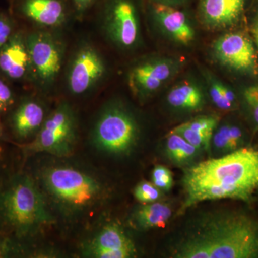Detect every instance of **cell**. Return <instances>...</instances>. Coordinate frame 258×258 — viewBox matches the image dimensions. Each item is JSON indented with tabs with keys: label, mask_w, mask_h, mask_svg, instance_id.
Returning a JSON list of instances; mask_svg holds the SVG:
<instances>
[{
	"label": "cell",
	"mask_w": 258,
	"mask_h": 258,
	"mask_svg": "<svg viewBox=\"0 0 258 258\" xmlns=\"http://www.w3.org/2000/svg\"><path fill=\"white\" fill-rule=\"evenodd\" d=\"M185 199L179 215L202 202H247L258 189V149L240 148L191 166L182 179Z\"/></svg>",
	"instance_id": "6da1fadb"
},
{
	"label": "cell",
	"mask_w": 258,
	"mask_h": 258,
	"mask_svg": "<svg viewBox=\"0 0 258 258\" xmlns=\"http://www.w3.org/2000/svg\"><path fill=\"white\" fill-rule=\"evenodd\" d=\"M171 257L257 258L258 222L237 212L210 215L186 233Z\"/></svg>",
	"instance_id": "7a4b0ae2"
},
{
	"label": "cell",
	"mask_w": 258,
	"mask_h": 258,
	"mask_svg": "<svg viewBox=\"0 0 258 258\" xmlns=\"http://www.w3.org/2000/svg\"><path fill=\"white\" fill-rule=\"evenodd\" d=\"M0 217L20 237L35 235L53 222L43 194L27 175L15 176L0 191Z\"/></svg>",
	"instance_id": "3957f363"
},
{
	"label": "cell",
	"mask_w": 258,
	"mask_h": 258,
	"mask_svg": "<svg viewBox=\"0 0 258 258\" xmlns=\"http://www.w3.org/2000/svg\"><path fill=\"white\" fill-rule=\"evenodd\" d=\"M41 181L51 200L69 215L92 208L103 198L104 192L98 180L71 166H50L43 169Z\"/></svg>",
	"instance_id": "277c9868"
},
{
	"label": "cell",
	"mask_w": 258,
	"mask_h": 258,
	"mask_svg": "<svg viewBox=\"0 0 258 258\" xmlns=\"http://www.w3.org/2000/svg\"><path fill=\"white\" fill-rule=\"evenodd\" d=\"M138 134L134 117L119 106H111L104 110L97 120L93 142L101 152L126 154L135 145Z\"/></svg>",
	"instance_id": "5b68a950"
},
{
	"label": "cell",
	"mask_w": 258,
	"mask_h": 258,
	"mask_svg": "<svg viewBox=\"0 0 258 258\" xmlns=\"http://www.w3.org/2000/svg\"><path fill=\"white\" fill-rule=\"evenodd\" d=\"M76 123L74 111L62 103L47 117L34 142L27 146L32 152H44L57 157H68L74 150Z\"/></svg>",
	"instance_id": "8992f818"
},
{
	"label": "cell",
	"mask_w": 258,
	"mask_h": 258,
	"mask_svg": "<svg viewBox=\"0 0 258 258\" xmlns=\"http://www.w3.org/2000/svg\"><path fill=\"white\" fill-rule=\"evenodd\" d=\"M212 53L218 62L240 73H253L257 67V54L253 41L242 32L223 34L212 43Z\"/></svg>",
	"instance_id": "52a82bcc"
},
{
	"label": "cell",
	"mask_w": 258,
	"mask_h": 258,
	"mask_svg": "<svg viewBox=\"0 0 258 258\" xmlns=\"http://www.w3.org/2000/svg\"><path fill=\"white\" fill-rule=\"evenodd\" d=\"M25 41L30 55L31 74L43 84L52 82L62 66V50L60 44L44 32L25 35Z\"/></svg>",
	"instance_id": "ba28073f"
},
{
	"label": "cell",
	"mask_w": 258,
	"mask_h": 258,
	"mask_svg": "<svg viewBox=\"0 0 258 258\" xmlns=\"http://www.w3.org/2000/svg\"><path fill=\"white\" fill-rule=\"evenodd\" d=\"M83 254L95 258H131L137 255L132 240L120 225L108 224L83 247Z\"/></svg>",
	"instance_id": "9c48e42d"
},
{
	"label": "cell",
	"mask_w": 258,
	"mask_h": 258,
	"mask_svg": "<svg viewBox=\"0 0 258 258\" xmlns=\"http://www.w3.org/2000/svg\"><path fill=\"white\" fill-rule=\"evenodd\" d=\"M106 25L110 36L119 46L130 48L138 42V12L132 0H113L107 14Z\"/></svg>",
	"instance_id": "30bf717a"
},
{
	"label": "cell",
	"mask_w": 258,
	"mask_h": 258,
	"mask_svg": "<svg viewBox=\"0 0 258 258\" xmlns=\"http://www.w3.org/2000/svg\"><path fill=\"white\" fill-rule=\"evenodd\" d=\"M175 69V64L169 59L144 61L131 70L129 86L136 96L145 98L159 90L173 76Z\"/></svg>",
	"instance_id": "8fae6325"
},
{
	"label": "cell",
	"mask_w": 258,
	"mask_h": 258,
	"mask_svg": "<svg viewBox=\"0 0 258 258\" xmlns=\"http://www.w3.org/2000/svg\"><path fill=\"white\" fill-rule=\"evenodd\" d=\"M106 68L94 49L85 47L75 57L69 75V88L74 95L87 92L103 77Z\"/></svg>",
	"instance_id": "7c38bea8"
},
{
	"label": "cell",
	"mask_w": 258,
	"mask_h": 258,
	"mask_svg": "<svg viewBox=\"0 0 258 258\" xmlns=\"http://www.w3.org/2000/svg\"><path fill=\"white\" fill-rule=\"evenodd\" d=\"M252 0H200L198 15L206 28L221 30L240 21Z\"/></svg>",
	"instance_id": "4fadbf2b"
},
{
	"label": "cell",
	"mask_w": 258,
	"mask_h": 258,
	"mask_svg": "<svg viewBox=\"0 0 258 258\" xmlns=\"http://www.w3.org/2000/svg\"><path fill=\"white\" fill-rule=\"evenodd\" d=\"M149 6L157 23L171 40L182 45H189L195 40V29L179 6L153 0H149Z\"/></svg>",
	"instance_id": "5bb4252c"
},
{
	"label": "cell",
	"mask_w": 258,
	"mask_h": 258,
	"mask_svg": "<svg viewBox=\"0 0 258 258\" xmlns=\"http://www.w3.org/2000/svg\"><path fill=\"white\" fill-rule=\"evenodd\" d=\"M30 74L25 34L18 30L0 51V74L9 81H22Z\"/></svg>",
	"instance_id": "9a60e30c"
},
{
	"label": "cell",
	"mask_w": 258,
	"mask_h": 258,
	"mask_svg": "<svg viewBox=\"0 0 258 258\" xmlns=\"http://www.w3.org/2000/svg\"><path fill=\"white\" fill-rule=\"evenodd\" d=\"M45 121V111L38 102L25 99L19 103L10 117V127L19 139L37 134Z\"/></svg>",
	"instance_id": "2e32d148"
},
{
	"label": "cell",
	"mask_w": 258,
	"mask_h": 258,
	"mask_svg": "<svg viewBox=\"0 0 258 258\" xmlns=\"http://www.w3.org/2000/svg\"><path fill=\"white\" fill-rule=\"evenodd\" d=\"M18 10L22 16L42 26H57L66 18L60 0H20Z\"/></svg>",
	"instance_id": "e0dca14e"
},
{
	"label": "cell",
	"mask_w": 258,
	"mask_h": 258,
	"mask_svg": "<svg viewBox=\"0 0 258 258\" xmlns=\"http://www.w3.org/2000/svg\"><path fill=\"white\" fill-rule=\"evenodd\" d=\"M168 103L176 109L197 111L203 108L205 97L198 86L190 81H183L174 86L167 96Z\"/></svg>",
	"instance_id": "ac0fdd59"
},
{
	"label": "cell",
	"mask_w": 258,
	"mask_h": 258,
	"mask_svg": "<svg viewBox=\"0 0 258 258\" xmlns=\"http://www.w3.org/2000/svg\"><path fill=\"white\" fill-rule=\"evenodd\" d=\"M172 215V210L168 204L154 202L144 204L134 215V222L142 230L164 227Z\"/></svg>",
	"instance_id": "d6986e66"
},
{
	"label": "cell",
	"mask_w": 258,
	"mask_h": 258,
	"mask_svg": "<svg viewBox=\"0 0 258 258\" xmlns=\"http://www.w3.org/2000/svg\"><path fill=\"white\" fill-rule=\"evenodd\" d=\"M244 142L242 129L237 125L223 124L215 129L211 143L219 153L227 154L240 149Z\"/></svg>",
	"instance_id": "ffe728a7"
},
{
	"label": "cell",
	"mask_w": 258,
	"mask_h": 258,
	"mask_svg": "<svg viewBox=\"0 0 258 258\" xmlns=\"http://www.w3.org/2000/svg\"><path fill=\"white\" fill-rule=\"evenodd\" d=\"M200 151L179 134L172 132L168 134L166 152L168 158L172 162L179 165L189 164L198 157Z\"/></svg>",
	"instance_id": "44dd1931"
},
{
	"label": "cell",
	"mask_w": 258,
	"mask_h": 258,
	"mask_svg": "<svg viewBox=\"0 0 258 258\" xmlns=\"http://www.w3.org/2000/svg\"><path fill=\"white\" fill-rule=\"evenodd\" d=\"M218 123V117L215 115H203L184 123L188 128L203 135L211 144L212 135Z\"/></svg>",
	"instance_id": "7402d4cb"
},
{
	"label": "cell",
	"mask_w": 258,
	"mask_h": 258,
	"mask_svg": "<svg viewBox=\"0 0 258 258\" xmlns=\"http://www.w3.org/2000/svg\"><path fill=\"white\" fill-rule=\"evenodd\" d=\"M161 190L153 183L142 181L134 189V197L141 203L149 204L159 201L161 197Z\"/></svg>",
	"instance_id": "603a6c76"
},
{
	"label": "cell",
	"mask_w": 258,
	"mask_h": 258,
	"mask_svg": "<svg viewBox=\"0 0 258 258\" xmlns=\"http://www.w3.org/2000/svg\"><path fill=\"white\" fill-rule=\"evenodd\" d=\"M17 29L16 22L13 15L0 10V51L7 45Z\"/></svg>",
	"instance_id": "cb8c5ba5"
},
{
	"label": "cell",
	"mask_w": 258,
	"mask_h": 258,
	"mask_svg": "<svg viewBox=\"0 0 258 258\" xmlns=\"http://www.w3.org/2000/svg\"><path fill=\"white\" fill-rule=\"evenodd\" d=\"M171 132L179 134L189 144H191L194 147L198 148L200 150H202V149L208 150L211 145V144L203 135L195 132L192 129L188 128L186 125H184V123L177 125Z\"/></svg>",
	"instance_id": "d4e9b609"
},
{
	"label": "cell",
	"mask_w": 258,
	"mask_h": 258,
	"mask_svg": "<svg viewBox=\"0 0 258 258\" xmlns=\"http://www.w3.org/2000/svg\"><path fill=\"white\" fill-rule=\"evenodd\" d=\"M209 93L214 104L223 111H230L235 106L224 96L220 88V81L210 78L209 80Z\"/></svg>",
	"instance_id": "484cf974"
},
{
	"label": "cell",
	"mask_w": 258,
	"mask_h": 258,
	"mask_svg": "<svg viewBox=\"0 0 258 258\" xmlns=\"http://www.w3.org/2000/svg\"><path fill=\"white\" fill-rule=\"evenodd\" d=\"M152 181L161 191H169L172 187L174 180L171 171L165 166L158 165L152 173Z\"/></svg>",
	"instance_id": "4316f807"
},
{
	"label": "cell",
	"mask_w": 258,
	"mask_h": 258,
	"mask_svg": "<svg viewBox=\"0 0 258 258\" xmlns=\"http://www.w3.org/2000/svg\"><path fill=\"white\" fill-rule=\"evenodd\" d=\"M8 81L0 74V113L8 111L15 104V93Z\"/></svg>",
	"instance_id": "83f0119b"
},
{
	"label": "cell",
	"mask_w": 258,
	"mask_h": 258,
	"mask_svg": "<svg viewBox=\"0 0 258 258\" xmlns=\"http://www.w3.org/2000/svg\"><path fill=\"white\" fill-rule=\"evenodd\" d=\"M243 96L252 118L258 125V85H252L246 88Z\"/></svg>",
	"instance_id": "f1b7e54d"
},
{
	"label": "cell",
	"mask_w": 258,
	"mask_h": 258,
	"mask_svg": "<svg viewBox=\"0 0 258 258\" xmlns=\"http://www.w3.org/2000/svg\"><path fill=\"white\" fill-rule=\"evenodd\" d=\"M254 3L253 20H252V33L254 42L258 49V0H252Z\"/></svg>",
	"instance_id": "f546056e"
},
{
	"label": "cell",
	"mask_w": 258,
	"mask_h": 258,
	"mask_svg": "<svg viewBox=\"0 0 258 258\" xmlns=\"http://www.w3.org/2000/svg\"><path fill=\"white\" fill-rule=\"evenodd\" d=\"M93 1L94 0H74V3L78 10L83 11L89 8Z\"/></svg>",
	"instance_id": "4dcf8cb0"
},
{
	"label": "cell",
	"mask_w": 258,
	"mask_h": 258,
	"mask_svg": "<svg viewBox=\"0 0 258 258\" xmlns=\"http://www.w3.org/2000/svg\"><path fill=\"white\" fill-rule=\"evenodd\" d=\"M153 1L160 2V3H166V4L180 6V5H184L188 0H153Z\"/></svg>",
	"instance_id": "1f68e13d"
},
{
	"label": "cell",
	"mask_w": 258,
	"mask_h": 258,
	"mask_svg": "<svg viewBox=\"0 0 258 258\" xmlns=\"http://www.w3.org/2000/svg\"><path fill=\"white\" fill-rule=\"evenodd\" d=\"M0 131H1V125H0Z\"/></svg>",
	"instance_id": "d6a6232c"
}]
</instances>
